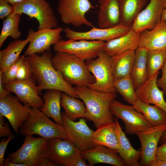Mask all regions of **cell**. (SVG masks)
I'll return each mask as SVG.
<instances>
[{"mask_svg":"<svg viewBox=\"0 0 166 166\" xmlns=\"http://www.w3.org/2000/svg\"><path fill=\"white\" fill-rule=\"evenodd\" d=\"M53 57L48 50L40 55L34 53L26 57L36 80L38 91L56 90L72 97L79 98L75 88L65 81L54 67L52 62Z\"/></svg>","mask_w":166,"mask_h":166,"instance_id":"cell-1","label":"cell"},{"mask_svg":"<svg viewBox=\"0 0 166 166\" xmlns=\"http://www.w3.org/2000/svg\"><path fill=\"white\" fill-rule=\"evenodd\" d=\"M75 88L79 98L84 102L86 108L85 118L92 121L97 128L115 121L109 106L117 97L116 93L102 92L88 87L76 86Z\"/></svg>","mask_w":166,"mask_h":166,"instance_id":"cell-2","label":"cell"},{"mask_svg":"<svg viewBox=\"0 0 166 166\" xmlns=\"http://www.w3.org/2000/svg\"><path fill=\"white\" fill-rule=\"evenodd\" d=\"M52 62L64 80L72 85L88 87L95 81V77L89 70L85 62L74 55L57 52L53 57Z\"/></svg>","mask_w":166,"mask_h":166,"instance_id":"cell-3","label":"cell"},{"mask_svg":"<svg viewBox=\"0 0 166 166\" xmlns=\"http://www.w3.org/2000/svg\"><path fill=\"white\" fill-rule=\"evenodd\" d=\"M7 158L11 162L22 163V166H55L48 158L47 139L41 137L26 136L22 146Z\"/></svg>","mask_w":166,"mask_h":166,"instance_id":"cell-4","label":"cell"},{"mask_svg":"<svg viewBox=\"0 0 166 166\" xmlns=\"http://www.w3.org/2000/svg\"><path fill=\"white\" fill-rule=\"evenodd\" d=\"M22 136L36 134L46 139L60 137L68 139L62 125L51 121L40 108H32L19 129Z\"/></svg>","mask_w":166,"mask_h":166,"instance_id":"cell-5","label":"cell"},{"mask_svg":"<svg viewBox=\"0 0 166 166\" xmlns=\"http://www.w3.org/2000/svg\"><path fill=\"white\" fill-rule=\"evenodd\" d=\"M49 160L54 166H87L81 152L68 139H47Z\"/></svg>","mask_w":166,"mask_h":166,"instance_id":"cell-6","label":"cell"},{"mask_svg":"<svg viewBox=\"0 0 166 166\" xmlns=\"http://www.w3.org/2000/svg\"><path fill=\"white\" fill-rule=\"evenodd\" d=\"M89 71L95 77V82L89 85V88L99 92L117 93L111 67V57L103 50L97 57L85 62Z\"/></svg>","mask_w":166,"mask_h":166,"instance_id":"cell-7","label":"cell"},{"mask_svg":"<svg viewBox=\"0 0 166 166\" xmlns=\"http://www.w3.org/2000/svg\"><path fill=\"white\" fill-rule=\"evenodd\" d=\"M12 5L13 13L24 14L36 19L39 24L38 30L58 27L57 17L46 0H25Z\"/></svg>","mask_w":166,"mask_h":166,"instance_id":"cell-8","label":"cell"},{"mask_svg":"<svg viewBox=\"0 0 166 166\" xmlns=\"http://www.w3.org/2000/svg\"><path fill=\"white\" fill-rule=\"evenodd\" d=\"M109 107L113 116L123 122L125 132L128 134L136 135L139 132L153 126L144 114L132 105L124 104L115 99L111 103Z\"/></svg>","mask_w":166,"mask_h":166,"instance_id":"cell-9","label":"cell"},{"mask_svg":"<svg viewBox=\"0 0 166 166\" xmlns=\"http://www.w3.org/2000/svg\"><path fill=\"white\" fill-rule=\"evenodd\" d=\"M96 7L89 0H59L57 11L65 24L76 27L85 25L92 28L94 26L86 19L85 15Z\"/></svg>","mask_w":166,"mask_h":166,"instance_id":"cell-10","label":"cell"},{"mask_svg":"<svg viewBox=\"0 0 166 166\" xmlns=\"http://www.w3.org/2000/svg\"><path fill=\"white\" fill-rule=\"evenodd\" d=\"M62 125L65 130L68 139L81 152L89 150L95 145L93 140L94 131L86 124L84 118H79L77 122L69 118L64 112L61 113Z\"/></svg>","mask_w":166,"mask_h":166,"instance_id":"cell-11","label":"cell"},{"mask_svg":"<svg viewBox=\"0 0 166 166\" xmlns=\"http://www.w3.org/2000/svg\"><path fill=\"white\" fill-rule=\"evenodd\" d=\"M105 43L99 41L61 39L53 45V49L56 52L71 54L85 61L96 58Z\"/></svg>","mask_w":166,"mask_h":166,"instance_id":"cell-12","label":"cell"},{"mask_svg":"<svg viewBox=\"0 0 166 166\" xmlns=\"http://www.w3.org/2000/svg\"><path fill=\"white\" fill-rule=\"evenodd\" d=\"M166 124L154 126L137 133L141 144V156L139 166H152L160 139Z\"/></svg>","mask_w":166,"mask_h":166,"instance_id":"cell-13","label":"cell"},{"mask_svg":"<svg viewBox=\"0 0 166 166\" xmlns=\"http://www.w3.org/2000/svg\"><path fill=\"white\" fill-rule=\"evenodd\" d=\"M34 76L23 80H15L3 85L4 88L14 93L20 102L32 108H40L44 101L39 96Z\"/></svg>","mask_w":166,"mask_h":166,"instance_id":"cell-14","label":"cell"},{"mask_svg":"<svg viewBox=\"0 0 166 166\" xmlns=\"http://www.w3.org/2000/svg\"><path fill=\"white\" fill-rule=\"evenodd\" d=\"M131 27L120 24L116 26L107 28H97L94 26L87 31L77 32L69 27L64 29L65 37L73 40H85L106 42L121 36L128 33Z\"/></svg>","mask_w":166,"mask_h":166,"instance_id":"cell-15","label":"cell"},{"mask_svg":"<svg viewBox=\"0 0 166 166\" xmlns=\"http://www.w3.org/2000/svg\"><path fill=\"white\" fill-rule=\"evenodd\" d=\"M32 107L23 105L16 96L10 94L0 99V115L8 120L14 132H19L20 127L26 118Z\"/></svg>","mask_w":166,"mask_h":166,"instance_id":"cell-16","label":"cell"},{"mask_svg":"<svg viewBox=\"0 0 166 166\" xmlns=\"http://www.w3.org/2000/svg\"><path fill=\"white\" fill-rule=\"evenodd\" d=\"M63 31V28L60 27L54 29L45 28L37 31L30 29L28 35L31 39L24 55L27 56L49 50L52 45L61 39V34Z\"/></svg>","mask_w":166,"mask_h":166,"instance_id":"cell-17","label":"cell"},{"mask_svg":"<svg viewBox=\"0 0 166 166\" xmlns=\"http://www.w3.org/2000/svg\"><path fill=\"white\" fill-rule=\"evenodd\" d=\"M166 4V0H150L134 21L131 29L140 33L145 30L154 28L160 21L162 11Z\"/></svg>","mask_w":166,"mask_h":166,"instance_id":"cell-18","label":"cell"},{"mask_svg":"<svg viewBox=\"0 0 166 166\" xmlns=\"http://www.w3.org/2000/svg\"><path fill=\"white\" fill-rule=\"evenodd\" d=\"M159 73V71L149 76L146 81L136 89V93L137 99L140 101L157 106L166 113L164 92L159 89L156 83Z\"/></svg>","mask_w":166,"mask_h":166,"instance_id":"cell-19","label":"cell"},{"mask_svg":"<svg viewBox=\"0 0 166 166\" xmlns=\"http://www.w3.org/2000/svg\"><path fill=\"white\" fill-rule=\"evenodd\" d=\"M82 156L90 166L98 163H104L114 166H126L117 151L101 145H95L81 152Z\"/></svg>","mask_w":166,"mask_h":166,"instance_id":"cell-20","label":"cell"},{"mask_svg":"<svg viewBox=\"0 0 166 166\" xmlns=\"http://www.w3.org/2000/svg\"><path fill=\"white\" fill-rule=\"evenodd\" d=\"M140 39V33L131 29L126 34L106 42L103 50L111 57L127 51H135L139 46Z\"/></svg>","mask_w":166,"mask_h":166,"instance_id":"cell-21","label":"cell"},{"mask_svg":"<svg viewBox=\"0 0 166 166\" xmlns=\"http://www.w3.org/2000/svg\"><path fill=\"white\" fill-rule=\"evenodd\" d=\"M139 46L148 50L166 49V21H160L151 30H145L141 32Z\"/></svg>","mask_w":166,"mask_h":166,"instance_id":"cell-22","label":"cell"},{"mask_svg":"<svg viewBox=\"0 0 166 166\" xmlns=\"http://www.w3.org/2000/svg\"><path fill=\"white\" fill-rule=\"evenodd\" d=\"M97 3L99 28H111L120 24L118 0H98Z\"/></svg>","mask_w":166,"mask_h":166,"instance_id":"cell-23","label":"cell"},{"mask_svg":"<svg viewBox=\"0 0 166 166\" xmlns=\"http://www.w3.org/2000/svg\"><path fill=\"white\" fill-rule=\"evenodd\" d=\"M95 145H101L116 150L119 148V140L115 121L98 127L93 137Z\"/></svg>","mask_w":166,"mask_h":166,"instance_id":"cell-24","label":"cell"},{"mask_svg":"<svg viewBox=\"0 0 166 166\" xmlns=\"http://www.w3.org/2000/svg\"><path fill=\"white\" fill-rule=\"evenodd\" d=\"M115 119L119 140V148L117 152L126 166H139V160L141 156V150H136L132 147L117 119Z\"/></svg>","mask_w":166,"mask_h":166,"instance_id":"cell-25","label":"cell"},{"mask_svg":"<svg viewBox=\"0 0 166 166\" xmlns=\"http://www.w3.org/2000/svg\"><path fill=\"white\" fill-rule=\"evenodd\" d=\"M148 52L147 49L140 46L135 50L131 76L136 89L146 81L149 77L147 65Z\"/></svg>","mask_w":166,"mask_h":166,"instance_id":"cell-26","label":"cell"},{"mask_svg":"<svg viewBox=\"0 0 166 166\" xmlns=\"http://www.w3.org/2000/svg\"><path fill=\"white\" fill-rule=\"evenodd\" d=\"M62 92L53 89H49L43 95L44 103L40 108L45 115L52 118L56 122L62 125L61 113V100Z\"/></svg>","mask_w":166,"mask_h":166,"instance_id":"cell-27","label":"cell"},{"mask_svg":"<svg viewBox=\"0 0 166 166\" xmlns=\"http://www.w3.org/2000/svg\"><path fill=\"white\" fill-rule=\"evenodd\" d=\"M135 51H128L111 57V67L115 80L131 75L134 62Z\"/></svg>","mask_w":166,"mask_h":166,"instance_id":"cell-28","label":"cell"},{"mask_svg":"<svg viewBox=\"0 0 166 166\" xmlns=\"http://www.w3.org/2000/svg\"><path fill=\"white\" fill-rule=\"evenodd\" d=\"M30 39V37L28 35L25 40H14L10 42L6 48L0 51V70L3 72L18 60Z\"/></svg>","mask_w":166,"mask_h":166,"instance_id":"cell-29","label":"cell"},{"mask_svg":"<svg viewBox=\"0 0 166 166\" xmlns=\"http://www.w3.org/2000/svg\"><path fill=\"white\" fill-rule=\"evenodd\" d=\"M147 0H118L120 24L131 27Z\"/></svg>","mask_w":166,"mask_h":166,"instance_id":"cell-30","label":"cell"},{"mask_svg":"<svg viewBox=\"0 0 166 166\" xmlns=\"http://www.w3.org/2000/svg\"><path fill=\"white\" fill-rule=\"evenodd\" d=\"M61 104L70 119L74 121L77 118H85L87 109L83 101L62 92Z\"/></svg>","mask_w":166,"mask_h":166,"instance_id":"cell-31","label":"cell"},{"mask_svg":"<svg viewBox=\"0 0 166 166\" xmlns=\"http://www.w3.org/2000/svg\"><path fill=\"white\" fill-rule=\"evenodd\" d=\"M132 105L144 114L153 126L166 124V113L157 106L144 103L138 99Z\"/></svg>","mask_w":166,"mask_h":166,"instance_id":"cell-32","label":"cell"},{"mask_svg":"<svg viewBox=\"0 0 166 166\" xmlns=\"http://www.w3.org/2000/svg\"><path fill=\"white\" fill-rule=\"evenodd\" d=\"M22 14L21 13L12 12L3 20L0 35V48L8 37L14 40H17L21 36L22 33L19 30V26Z\"/></svg>","mask_w":166,"mask_h":166,"instance_id":"cell-33","label":"cell"},{"mask_svg":"<svg viewBox=\"0 0 166 166\" xmlns=\"http://www.w3.org/2000/svg\"><path fill=\"white\" fill-rule=\"evenodd\" d=\"M114 86L124 100L129 104L133 105L137 99L133 80L131 75L115 80Z\"/></svg>","mask_w":166,"mask_h":166,"instance_id":"cell-34","label":"cell"},{"mask_svg":"<svg viewBox=\"0 0 166 166\" xmlns=\"http://www.w3.org/2000/svg\"><path fill=\"white\" fill-rule=\"evenodd\" d=\"M166 59V49L158 50H148L147 65L149 76L161 69Z\"/></svg>","mask_w":166,"mask_h":166,"instance_id":"cell-35","label":"cell"},{"mask_svg":"<svg viewBox=\"0 0 166 166\" xmlns=\"http://www.w3.org/2000/svg\"><path fill=\"white\" fill-rule=\"evenodd\" d=\"M26 57L25 55L20 56L15 62L4 71L2 72L0 70V75L1 77L3 85L16 80L18 69L25 60Z\"/></svg>","mask_w":166,"mask_h":166,"instance_id":"cell-36","label":"cell"},{"mask_svg":"<svg viewBox=\"0 0 166 166\" xmlns=\"http://www.w3.org/2000/svg\"><path fill=\"white\" fill-rule=\"evenodd\" d=\"M33 76L31 67L26 59L19 66L16 77V80H23L29 79Z\"/></svg>","mask_w":166,"mask_h":166,"instance_id":"cell-37","label":"cell"},{"mask_svg":"<svg viewBox=\"0 0 166 166\" xmlns=\"http://www.w3.org/2000/svg\"><path fill=\"white\" fill-rule=\"evenodd\" d=\"M152 166H166V143L157 147Z\"/></svg>","mask_w":166,"mask_h":166,"instance_id":"cell-38","label":"cell"},{"mask_svg":"<svg viewBox=\"0 0 166 166\" xmlns=\"http://www.w3.org/2000/svg\"><path fill=\"white\" fill-rule=\"evenodd\" d=\"M15 138L13 134H12L8 136L7 138H5L2 139L0 143V166H3L4 165L5 158H4V153L7 147L11 140Z\"/></svg>","mask_w":166,"mask_h":166,"instance_id":"cell-39","label":"cell"},{"mask_svg":"<svg viewBox=\"0 0 166 166\" xmlns=\"http://www.w3.org/2000/svg\"><path fill=\"white\" fill-rule=\"evenodd\" d=\"M13 8L6 0H0V18L3 19L13 12Z\"/></svg>","mask_w":166,"mask_h":166,"instance_id":"cell-40","label":"cell"},{"mask_svg":"<svg viewBox=\"0 0 166 166\" xmlns=\"http://www.w3.org/2000/svg\"><path fill=\"white\" fill-rule=\"evenodd\" d=\"M161 69L162 75L157 80L156 83L158 87L162 89L164 95L166 96V59Z\"/></svg>","mask_w":166,"mask_h":166,"instance_id":"cell-41","label":"cell"},{"mask_svg":"<svg viewBox=\"0 0 166 166\" xmlns=\"http://www.w3.org/2000/svg\"><path fill=\"white\" fill-rule=\"evenodd\" d=\"M4 117L0 115V137L9 136L12 134L8 124L5 122Z\"/></svg>","mask_w":166,"mask_h":166,"instance_id":"cell-42","label":"cell"},{"mask_svg":"<svg viewBox=\"0 0 166 166\" xmlns=\"http://www.w3.org/2000/svg\"><path fill=\"white\" fill-rule=\"evenodd\" d=\"M11 92L5 89L2 84L0 75V99L4 98L10 94Z\"/></svg>","mask_w":166,"mask_h":166,"instance_id":"cell-43","label":"cell"},{"mask_svg":"<svg viewBox=\"0 0 166 166\" xmlns=\"http://www.w3.org/2000/svg\"><path fill=\"white\" fill-rule=\"evenodd\" d=\"M165 143H166V130L162 134L159 142L160 145Z\"/></svg>","mask_w":166,"mask_h":166,"instance_id":"cell-44","label":"cell"},{"mask_svg":"<svg viewBox=\"0 0 166 166\" xmlns=\"http://www.w3.org/2000/svg\"><path fill=\"white\" fill-rule=\"evenodd\" d=\"M160 21H166V4L162 11Z\"/></svg>","mask_w":166,"mask_h":166,"instance_id":"cell-45","label":"cell"},{"mask_svg":"<svg viewBox=\"0 0 166 166\" xmlns=\"http://www.w3.org/2000/svg\"><path fill=\"white\" fill-rule=\"evenodd\" d=\"M9 3L12 5L14 4L22 2L25 0H6Z\"/></svg>","mask_w":166,"mask_h":166,"instance_id":"cell-46","label":"cell"}]
</instances>
